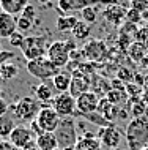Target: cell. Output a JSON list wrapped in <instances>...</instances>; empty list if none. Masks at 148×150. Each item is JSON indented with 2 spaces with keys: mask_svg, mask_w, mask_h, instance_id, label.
<instances>
[{
  "mask_svg": "<svg viewBox=\"0 0 148 150\" xmlns=\"http://www.w3.org/2000/svg\"><path fill=\"white\" fill-rule=\"evenodd\" d=\"M8 111H10V104L5 101V98L0 96V117H3L5 114H8Z\"/></svg>",
  "mask_w": 148,
  "mask_h": 150,
  "instance_id": "40",
  "label": "cell"
},
{
  "mask_svg": "<svg viewBox=\"0 0 148 150\" xmlns=\"http://www.w3.org/2000/svg\"><path fill=\"white\" fill-rule=\"evenodd\" d=\"M77 49L76 43L73 40H57V41H52L49 44V49H47V55L46 57L51 60L55 67H58L60 70L65 68L69 63V57L71 52Z\"/></svg>",
  "mask_w": 148,
  "mask_h": 150,
  "instance_id": "2",
  "label": "cell"
},
{
  "mask_svg": "<svg viewBox=\"0 0 148 150\" xmlns=\"http://www.w3.org/2000/svg\"><path fill=\"white\" fill-rule=\"evenodd\" d=\"M125 137L129 150H140L148 145V117H137L128 123Z\"/></svg>",
  "mask_w": 148,
  "mask_h": 150,
  "instance_id": "1",
  "label": "cell"
},
{
  "mask_svg": "<svg viewBox=\"0 0 148 150\" xmlns=\"http://www.w3.org/2000/svg\"><path fill=\"white\" fill-rule=\"evenodd\" d=\"M74 150H102V144L95 134H83L77 139V144L74 145Z\"/></svg>",
  "mask_w": 148,
  "mask_h": 150,
  "instance_id": "19",
  "label": "cell"
},
{
  "mask_svg": "<svg viewBox=\"0 0 148 150\" xmlns=\"http://www.w3.org/2000/svg\"><path fill=\"white\" fill-rule=\"evenodd\" d=\"M30 3V0H0V10L8 14L18 16L24 11V8Z\"/></svg>",
  "mask_w": 148,
  "mask_h": 150,
  "instance_id": "20",
  "label": "cell"
},
{
  "mask_svg": "<svg viewBox=\"0 0 148 150\" xmlns=\"http://www.w3.org/2000/svg\"><path fill=\"white\" fill-rule=\"evenodd\" d=\"M30 131H32V133H33V136H35V139H36V137H38V136H41V134H43V133H44V131H43V129H41V128H39V125L36 123V120H33V122H30Z\"/></svg>",
  "mask_w": 148,
  "mask_h": 150,
  "instance_id": "37",
  "label": "cell"
},
{
  "mask_svg": "<svg viewBox=\"0 0 148 150\" xmlns=\"http://www.w3.org/2000/svg\"><path fill=\"white\" fill-rule=\"evenodd\" d=\"M24 40H25V35L16 30L14 33L11 35L10 38H8V41H10L11 46H14V47H21V46H22V43H24Z\"/></svg>",
  "mask_w": 148,
  "mask_h": 150,
  "instance_id": "34",
  "label": "cell"
},
{
  "mask_svg": "<svg viewBox=\"0 0 148 150\" xmlns=\"http://www.w3.org/2000/svg\"><path fill=\"white\" fill-rule=\"evenodd\" d=\"M131 112H133V119H137V117H145L147 114V106H145V101L137 100V103H134V106L131 108Z\"/></svg>",
  "mask_w": 148,
  "mask_h": 150,
  "instance_id": "30",
  "label": "cell"
},
{
  "mask_svg": "<svg viewBox=\"0 0 148 150\" xmlns=\"http://www.w3.org/2000/svg\"><path fill=\"white\" fill-rule=\"evenodd\" d=\"M38 150H55L58 147V141L55 133H43L41 136H38L35 139Z\"/></svg>",
  "mask_w": 148,
  "mask_h": 150,
  "instance_id": "21",
  "label": "cell"
},
{
  "mask_svg": "<svg viewBox=\"0 0 148 150\" xmlns=\"http://www.w3.org/2000/svg\"><path fill=\"white\" fill-rule=\"evenodd\" d=\"M35 120H36V123L39 125V128H41L44 133H55V129H57L58 125H60L62 117L55 112V109L52 106L43 104Z\"/></svg>",
  "mask_w": 148,
  "mask_h": 150,
  "instance_id": "8",
  "label": "cell"
},
{
  "mask_svg": "<svg viewBox=\"0 0 148 150\" xmlns=\"http://www.w3.org/2000/svg\"><path fill=\"white\" fill-rule=\"evenodd\" d=\"M129 8L139 13H145L148 11V0H129Z\"/></svg>",
  "mask_w": 148,
  "mask_h": 150,
  "instance_id": "32",
  "label": "cell"
},
{
  "mask_svg": "<svg viewBox=\"0 0 148 150\" xmlns=\"http://www.w3.org/2000/svg\"><path fill=\"white\" fill-rule=\"evenodd\" d=\"M22 18H27V19H30V21H33L35 18H36V8H35L33 5H27L25 8H24V11L21 13Z\"/></svg>",
  "mask_w": 148,
  "mask_h": 150,
  "instance_id": "36",
  "label": "cell"
},
{
  "mask_svg": "<svg viewBox=\"0 0 148 150\" xmlns=\"http://www.w3.org/2000/svg\"><path fill=\"white\" fill-rule=\"evenodd\" d=\"M55 150H63V149H60V147H57V149H55Z\"/></svg>",
  "mask_w": 148,
  "mask_h": 150,
  "instance_id": "46",
  "label": "cell"
},
{
  "mask_svg": "<svg viewBox=\"0 0 148 150\" xmlns=\"http://www.w3.org/2000/svg\"><path fill=\"white\" fill-rule=\"evenodd\" d=\"M21 150H38V147H36V144H35V142H32V144H29L27 147H24Z\"/></svg>",
  "mask_w": 148,
  "mask_h": 150,
  "instance_id": "41",
  "label": "cell"
},
{
  "mask_svg": "<svg viewBox=\"0 0 148 150\" xmlns=\"http://www.w3.org/2000/svg\"><path fill=\"white\" fill-rule=\"evenodd\" d=\"M85 117L87 120L88 122H91V123H95V125H99V127L101 128H104V127H109V122H107L106 119H104V117L99 114V112H93V114H88V115H83Z\"/></svg>",
  "mask_w": 148,
  "mask_h": 150,
  "instance_id": "29",
  "label": "cell"
},
{
  "mask_svg": "<svg viewBox=\"0 0 148 150\" xmlns=\"http://www.w3.org/2000/svg\"><path fill=\"white\" fill-rule=\"evenodd\" d=\"M35 90V98H36L41 104H47L52 103L55 98V93H54V86H49L47 82H41L39 86H36L33 88Z\"/></svg>",
  "mask_w": 148,
  "mask_h": 150,
  "instance_id": "18",
  "label": "cell"
},
{
  "mask_svg": "<svg viewBox=\"0 0 148 150\" xmlns=\"http://www.w3.org/2000/svg\"><path fill=\"white\" fill-rule=\"evenodd\" d=\"M71 33H73L74 40H77V41H85V40L90 36V33H91V25L87 24V22H83L81 19V21L76 24V27L73 29Z\"/></svg>",
  "mask_w": 148,
  "mask_h": 150,
  "instance_id": "26",
  "label": "cell"
},
{
  "mask_svg": "<svg viewBox=\"0 0 148 150\" xmlns=\"http://www.w3.org/2000/svg\"><path fill=\"white\" fill-rule=\"evenodd\" d=\"M106 98L109 100L112 104L121 108V104H125L128 101V92H126V88H112V90L107 92Z\"/></svg>",
  "mask_w": 148,
  "mask_h": 150,
  "instance_id": "24",
  "label": "cell"
},
{
  "mask_svg": "<svg viewBox=\"0 0 148 150\" xmlns=\"http://www.w3.org/2000/svg\"><path fill=\"white\" fill-rule=\"evenodd\" d=\"M3 51V47H2V43H0V52H2Z\"/></svg>",
  "mask_w": 148,
  "mask_h": 150,
  "instance_id": "44",
  "label": "cell"
},
{
  "mask_svg": "<svg viewBox=\"0 0 148 150\" xmlns=\"http://www.w3.org/2000/svg\"><path fill=\"white\" fill-rule=\"evenodd\" d=\"M18 30V18L0 10V40L10 38Z\"/></svg>",
  "mask_w": 148,
  "mask_h": 150,
  "instance_id": "15",
  "label": "cell"
},
{
  "mask_svg": "<svg viewBox=\"0 0 148 150\" xmlns=\"http://www.w3.org/2000/svg\"><path fill=\"white\" fill-rule=\"evenodd\" d=\"M8 141L21 150L24 147H27L29 144L35 142V136H33V133L30 131L29 127H25V125H16V128L13 129V133H11V136Z\"/></svg>",
  "mask_w": 148,
  "mask_h": 150,
  "instance_id": "13",
  "label": "cell"
},
{
  "mask_svg": "<svg viewBox=\"0 0 148 150\" xmlns=\"http://www.w3.org/2000/svg\"><path fill=\"white\" fill-rule=\"evenodd\" d=\"M140 150H148V145H145V147H143V149H140Z\"/></svg>",
  "mask_w": 148,
  "mask_h": 150,
  "instance_id": "43",
  "label": "cell"
},
{
  "mask_svg": "<svg viewBox=\"0 0 148 150\" xmlns=\"http://www.w3.org/2000/svg\"><path fill=\"white\" fill-rule=\"evenodd\" d=\"M82 54H83V59L90 60V62H99V60L106 57L107 46L102 40H90L88 43L83 44Z\"/></svg>",
  "mask_w": 148,
  "mask_h": 150,
  "instance_id": "11",
  "label": "cell"
},
{
  "mask_svg": "<svg viewBox=\"0 0 148 150\" xmlns=\"http://www.w3.org/2000/svg\"><path fill=\"white\" fill-rule=\"evenodd\" d=\"M51 0H38V3H41V5H47Z\"/></svg>",
  "mask_w": 148,
  "mask_h": 150,
  "instance_id": "42",
  "label": "cell"
},
{
  "mask_svg": "<svg viewBox=\"0 0 148 150\" xmlns=\"http://www.w3.org/2000/svg\"><path fill=\"white\" fill-rule=\"evenodd\" d=\"M81 18H82L83 22L93 25V24H96L98 19H99V11H98L96 6H87L81 11Z\"/></svg>",
  "mask_w": 148,
  "mask_h": 150,
  "instance_id": "28",
  "label": "cell"
},
{
  "mask_svg": "<svg viewBox=\"0 0 148 150\" xmlns=\"http://www.w3.org/2000/svg\"><path fill=\"white\" fill-rule=\"evenodd\" d=\"M120 2H121V3H123V2H129V0H120Z\"/></svg>",
  "mask_w": 148,
  "mask_h": 150,
  "instance_id": "45",
  "label": "cell"
},
{
  "mask_svg": "<svg viewBox=\"0 0 148 150\" xmlns=\"http://www.w3.org/2000/svg\"><path fill=\"white\" fill-rule=\"evenodd\" d=\"M52 108L55 112L65 119V117H74L77 112V106H76V98L69 93H58L52 101Z\"/></svg>",
  "mask_w": 148,
  "mask_h": 150,
  "instance_id": "9",
  "label": "cell"
},
{
  "mask_svg": "<svg viewBox=\"0 0 148 150\" xmlns=\"http://www.w3.org/2000/svg\"><path fill=\"white\" fill-rule=\"evenodd\" d=\"M71 79L73 76L69 73H65V71H60L54 79H52V86L57 90L58 93H68L69 92V87H71Z\"/></svg>",
  "mask_w": 148,
  "mask_h": 150,
  "instance_id": "22",
  "label": "cell"
},
{
  "mask_svg": "<svg viewBox=\"0 0 148 150\" xmlns=\"http://www.w3.org/2000/svg\"><path fill=\"white\" fill-rule=\"evenodd\" d=\"M0 93H2V87H0Z\"/></svg>",
  "mask_w": 148,
  "mask_h": 150,
  "instance_id": "47",
  "label": "cell"
},
{
  "mask_svg": "<svg viewBox=\"0 0 148 150\" xmlns=\"http://www.w3.org/2000/svg\"><path fill=\"white\" fill-rule=\"evenodd\" d=\"M43 104L39 103L36 98H32V96H22V98L16 100L13 104L10 106L13 115H16L18 119H21L24 122H33L36 119L39 109Z\"/></svg>",
  "mask_w": 148,
  "mask_h": 150,
  "instance_id": "4",
  "label": "cell"
},
{
  "mask_svg": "<svg viewBox=\"0 0 148 150\" xmlns=\"http://www.w3.org/2000/svg\"><path fill=\"white\" fill-rule=\"evenodd\" d=\"M25 68H27V71H29V74H32L36 79H41V81H49V79L52 81L60 71H62L47 57L30 60V62H27Z\"/></svg>",
  "mask_w": 148,
  "mask_h": 150,
  "instance_id": "5",
  "label": "cell"
},
{
  "mask_svg": "<svg viewBox=\"0 0 148 150\" xmlns=\"http://www.w3.org/2000/svg\"><path fill=\"white\" fill-rule=\"evenodd\" d=\"M126 11L123 5H118V3H112V5H107L106 10L102 11V16L107 22H110L112 25L118 27L121 25L123 21H126Z\"/></svg>",
  "mask_w": 148,
  "mask_h": 150,
  "instance_id": "14",
  "label": "cell"
},
{
  "mask_svg": "<svg viewBox=\"0 0 148 150\" xmlns=\"http://www.w3.org/2000/svg\"><path fill=\"white\" fill-rule=\"evenodd\" d=\"M55 136L60 149H69L77 144V133H76V123L73 117H65L60 120L58 128L55 129Z\"/></svg>",
  "mask_w": 148,
  "mask_h": 150,
  "instance_id": "6",
  "label": "cell"
},
{
  "mask_svg": "<svg viewBox=\"0 0 148 150\" xmlns=\"http://www.w3.org/2000/svg\"><path fill=\"white\" fill-rule=\"evenodd\" d=\"M118 78H123L125 82H131V81L134 79V74H131L128 70H120L118 71Z\"/></svg>",
  "mask_w": 148,
  "mask_h": 150,
  "instance_id": "38",
  "label": "cell"
},
{
  "mask_svg": "<svg viewBox=\"0 0 148 150\" xmlns=\"http://www.w3.org/2000/svg\"><path fill=\"white\" fill-rule=\"evenodd\" d=\"M32 27H33V21H30V19H27V18H22V16L18 18V32L25 33V32L32 30Z\"/></svg>",
  "mask_w": 148,
  "mask_h": 150,
  "instance_id": "31",
  "label": "cell"
},
{
  "mask_svg": "<svg viewBox=\"0 0 148 150\" xmlns=\"http://www.w3.org/2000/svg\"><path fill=\"white\" fill-rule=\"evenodd\" d=\"M88 87H90V82L87 81V78L82 74V73L76 71L73 74V79H71V87H69V95H73L74 98L81 96L82 93L88 92Z\"/></svg>",
  "mask_w": 148,
  "mask_h": 150,
  "instance_id": "16",
  "label": "cell"
},
{
  "mask_svg": "<svg viewBox=\"0 0 148 150\" xmlns=\"http://www.w3.org/2000/svg\"><path fill=\"white\" fill-rule=\"evenodd\" d=\"M98 139L104 147H109V149H117L121 144L123 134L121 131L115 127V125H109V127H104L99 129V134Z\"/></svg>",
  "mask_w": 148,
  "mask_h": 150,
  "instance_id": "12",
  "label": "cell"
},
{
  "mask_svg": "<svg viewBox=\"0 0 148 150\" xmlns=\"http://www.w3.org/2000/svg\"><path fill=\"white\" fill-rule=\"evenodd\" d=\"M147 117H148V115H147Z\"/></svg>",
  "mask_w": 148,
  "mask_h": 150,
  "instance_id": "49",
  "label": "cell"
},
{
  "mask_svg": "<svg viewBox=\"0 0 148 150\" xmlns=\"http://www.w3.org/2000/svg\"><path fill=\"white\" fill-rule=\"evenodd\" d=\"M99 96L95 92H85L81 96L76 98V106H77V112L76 115H88L98 111V104H99Z\"/></svg>",
  "mask_w": 148,
  "mask_h": 150,
  "instance_id": "10",
  "label": "cell"
},
{
  "mask_svg": "<svg viewBox=\"0 0 148 150\" xmlns=\"http://www.w3.org/2000/svg\"><path fill=\"white\" fill-rule=\"evenodd\" d=\"M14 128H16V123L10 114H5L3 117H0V137L2 139H10Z\"/></svg>",
  "mask_w": 148,
  "mask_h": 150,
  "instance_id": "25",
  "label": "cell"
},
{
  "mask_svg": "<svg viewBox=\"0 0 148 150\" xmlns=\"http://www.w3.org/2000/svg\"><path fill=\"white\" fill-rule=\"evenodd\" d=\"M99 3H106V5L118 3V5H121L120 0H57V8L62 14H71L74 11H82L83 8L95 6Z\"/></svg>",
  "mask_w": 148,
  "mask_h": 150,
  "instance_id": "7",
  "label": "cell"
},
{
  "mask_svg": "<svg viewBox=\"0 0 148 150\" xmlns=\"http://www.w3.org/2000/svg\"><path fill=\"white\" fill-rule=\"evenodd\" d=\"M142 13H139V11H135L133 10V8H129V10L126 11V22H131V24H139L142 21Z\"/></svg>",
  "mask_w": 148,
  "mask_h": 150,
  "instance_id": "33",
  "label": "cell"
},
{
  "mask_svg": "<svg viewBox=\"0 0 148 150\" xmlns=\"http://www.w3.org/2000/svg\"><path fill=\"white\" fill-rule=\"evenodd\" d=\"M79 21L81 19L74 14H60L57 18V22H55V27H57L58 32H73V29Z\"/></svg>",
  "mask_w": 148,
  "mask_h": 150,
  "instance_id": "23",
  "label": "cell"
},
{
  "mask_svg": "<svg viewBox=\"0 0 148 150\" xmlns=\"http://www.w3.org/2000/svg\"><path fill=\"white\" fill-rule=\"evenodd\" d=\"M0 142H2V137H0Z\"/></svg>",
  "mask_w": 148,
  "mask_h": 150,
  "instance_id": "48",
  "label": "cell"
},
{
  "mask_svg": "<svg viewBox=\"0 0 148 150\" xmlns=\"http://www.w3.org/2000/svg\"><path fill=\"white\" fill-rule=\"evenodd\" d=\"M104 119H106L107 122H112V120H115L117 117L120 115V108L118 106H115V104H112L109 100L104 96V98L99 100V104H98V111Z\"/></svg>",
  "mask_w": 148,
  "mask_h": 150,
  "instance_id": "17",
  "label": "cell"
},
{
  "mask_svg": "<svg viewBox=\"0 0 148 150\" xmlns=\"http://www.w3.org/2000/svg\"><path fill=\"white\" fill-rule=\"evenodd\" d=\"M0 150H19L16 147L14 144H11L8 139H2V142H0Z\"/></svg>",
  "mask_w": 148,
  "mask_h": 150,
  "instance_id": "39",
  "label": "cell"
},
{
  "mask_svg": "<svg viewBox=\"0 0 148 150\" xmlns=\"http://www.w3.org/2000/svg\"><path fill=\"white\" fill-rule=\"evenodd\" d=\"M47 49H49V44H47V36L46 35H30L25 36L21 51L22 55L27 59V62L35 59H41L47 55Z\"/></svg>",
  "mask_w": 148,
  "mask_h": 150,
  "instance_id": "3",
  "label": "cell"
},
{
  "mask_svg": "<svg viewBox=\"0 0 148 150\" xmlns=\"http://www.w3.org/2000/svg\"><path fill=\"white\" fill-rule=\"evenodd\" d=\"M18 74H19V68L13 62L0 67V81H13L14 78H18Z\"/></svg>",
  "mask_w": 148,
  "mask_h": 150,
  "instance_id": "27",
  "label": "cell"
},
{
  "mask_svg": "<svg viewBox=\"0 0 148 150\" xmlns=\"http://www.w3.org/2000/svg\"><path fill=\"white\" fill-rule=\"evenodd\" d=\"M16 57V54L13 51H6V49H3L2 52H0V67H3L5 63H10V62H13V59Z\"/></svg>",
  "mask_w": 148,
  "mask_h": 150,
  "instance_id": "35",
  "label": "cell"
}]
</instances>
